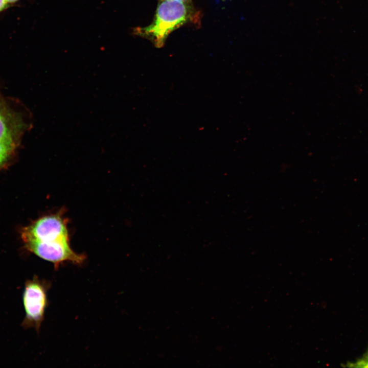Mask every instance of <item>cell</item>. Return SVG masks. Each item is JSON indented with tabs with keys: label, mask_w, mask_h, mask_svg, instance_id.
Masks as SVG:
<instances>
[{
	"label": "cell",
	"mask_w": 368,
	"mask_h": 368,
	"mask_svg": "<svg viewBox=\"0 0 368 368\" xmlns=\"http://www.w3.org/2000/svg\"><path fill=\"white\" fill-rule=\"evenodd\" d=\"M190 1H160L152 23L147 27L135 28L132 33L149 40L156 48L163 47L168 35L174 30L185 25H196L200 21V12Z\"/></svg>",
	"instance_id": "cell-1"
},
{
	"label": "cell",
	"mask_w": 368,
	"mask_h": 368,
	"mask_svg": "<svg viewBox=\"0 0 368 368\" xmlns=\"http://www.w3.org/2000/svg\"><path fill=\"white\" fill-rule=\"evenodd\" d=\"M31 127L24 115L13 108L0 91V170L12 162L25 132Z\"/></svg>",
	"instance_id": "cell-2"
},
{
	"label": "cell",
	"mask_w": 368,
	"mask_h": 368,
	"mask_svg": "<svg viewBox=\"0 0 368 368\" xmlns=\"http://www.w3.org/2000/svg\"><path fill=\"white\" fill-rule=\"evenodd\" d=\"M51 287L50 281L36 275L26 282L22 294L25 316L21 324L25 329L33 328L39 332L49 306L47 294Z\"/></svg>",
	"instance_id": "cell-3"
},
{
	"label": "cell",
	"mask_w": 368,
	"mask_h": 368,
	"mask_svg": "<svg viewBox=\"0 0 368 368\" xmlns=\"http://www.w3.org/2000/svg\"><path fill=\"white\" fill-rule=\"evenodd\" d=\"M67 222L62 210L42 217L22 229V240L25 243L51 241L69 237Z\"/></svg>",
	"instance_id": "cell-4"
},
{
	"label": "cell",
	"mask_w": 368,
	"mask_h": 368,
	"mask_svg": "<svg viewBox=\"0 0 368 368\" xmlns=\"http://www.w3.org/2000/svg\"><path fill=\"white\" fill-rule=\"evenodd\" d=\"M24 245L30 252L53 264L56 270L64 262L81 265L86 259L85 255L77 254L72 249L69 237L51 241L27 242Z\"/></svg>",
	"instance_id": "cell-5"
},
{
	"label": "cell",
	"mask_w": 368,
	"mask_h": 368,
	"mask_svg": "<svg viewBox=\"0 0 368 368\" xmlns=\"http://www.w3.org/2000/svg\"><path fill=\"white\" fill-rule=\"evenodd\" d=\"M19 0H0V13L15 4Z\"/></svg>",
	"instance_id": "cell-6"
},
{
	"label": "cell",
	"mask_w": 368,
	"mask_h": 368,
	"mask_svg": "<svg viewBox=\"0 0 368 368\" xmlns=\"http://www.w3.org/2000/svg\"><path fill=\"white\" fill-rule=\"evenodd\" d=\"M365 358H366L367 360H368V355Z\"/></svg>",
	"instance_id": "cell-7"
},
{
	"label": "cell",
	"mask_w": 368,
	"mask_h": 368,
	"mask_svg": "<svg viewBox=\"0 0 368 368\" xmlns=\"http://www.w3.org/2000/svg\"><path fill=\"white\" fill-rule=\"evenodd\" d=\"M167 1V0H160V1Z\"/></svg>",
	"instance_id": "cell-8"
}]
</instances>
